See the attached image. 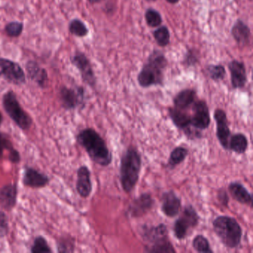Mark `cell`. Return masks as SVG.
Returning <instances> with one entry per match:
<instances>
[{"instance_id": "6da1fadb", "label": "cell", "mask_w": 253, "mask_h": 253, "mask_svg": "<svg viewBox=\"0 0 253 253\" xmlns=\"http://www.w3.org/2000/svg\"><path fill=\"white\" fill-rule=\"evenodd\" d=\"M76 139L93 162L103 167H109L112 164V152L104 139L94 128H84L77 134Z\"/></svg>"}, {"instance_id": "7a4b0ae2", "label": "cell", "mask_w": 253, "mask_h": 253, "mask_svg": "<svg viewBox=\"0 0 253 253\" xmlns=\"http://www.w3.org/2000/svg\"><path fill=\"white\" fill-rule=\"evenodd\" d=\"M141 155L134 146L127 148L123 154L120 167V180L126 193L134 190L140 177Z\"/></svg>"}, {"instance_id": "3957f363", "label": "cell", "mask_w": 253, "mask_h": 253, "mask_svg": "<svg viewBox=\"0 0 253 253\" xmlns=\"http://www.w3.org/2000/svg\"><path fill=\"white\" fill-rule=\"evenodd\" d=\"M168 60L164 53L154 50L137 75V82L142 88L164 85V72Z\"/></svg>"}, {"instance_id": "277c9868", "label": "cell", "mask_w": 253, "mask_h": 253, "mask_svg": "<svg viewBox=\"0 0 253 253\" xmlns=\"http://www.w3.org/2000/svg\"><path fill=\"white\" fill-rule=\"evenodd\" d=\"M212 227L222 244L229 249L239 247L242 238V228L234 217L220 215L212 222Z\"/></svg>"}, {"instance_id": "5b68a950", "label": "cell", "mask_w": 253, "mask_h": 253, "mask_svg": "<svg viewBox=\"0 0 253 253\" xmlns=\"http://www.w3.org/2000/svg\"><path fill=\"white\" fill-rule=\"evenodd\" d=\"M142 237L150 244L145 247V252L152 253H174L172 244L169 238V231L164 223L158 226H143Z\"/></svg>"}, {"instance_id": "8992f818", "label": "cell", "mask_w": 253, "mask_h": 253, "mask_svg": "<svg viewBox=\"0 0 253 253\" xmlns=\"http://www.w3.org/2000/svg\"><path fill=\"white\" fill-rule=\"evenodd\" d=\"M2 102L7 115L19 128L23 131H27L32 127L33 120L23 109L14 91H7L2 97Z\"/></svg>"}, {"instance_id": "52a82bcc", "label": "cell", "mask_w": 253, "mask_h": 253, "mask_svg": "<svg viewBox=\"0 0 253 253\" xmlns=\"http://www.w3.org/2000/svg\"><path fill=\"white\" fill-rule=\"evenodd\" d=\"M200 217L195 209L191 204L183 208L180 217L174 221L173 232L177 239L183 240L199 223Z\"/></svg>"}, {"instance_id": "ba28073f", "label": "cell", "mask_w": 253, "mask_h": 253, "mask_svg": "<svg viewBox=\"0 0 253 253\" xmlns=\"http://www.w3.org/2000/svg\"><path fill=\"white\" fill-rule=\"evenodd\" d=\"M62 106L66 110L84 108L85 103V89L82 86L75 88L63 86L60 90Z\"/></svg>"}, {"instance_id": "9c48e42d", "label": "cell", "mask_w": 253, "mask_h": 253, "mask_svg": "<svg viewBox=\"0 0 253 253\" xmlns=\"http://www.w3.org/2000/svg\"><path fill=\"white\" fill-rule=\"evenodd\" d=\"M0 77L14 85L26 83V75L21 66L8 59L0 58Z\"/></svg>"}, {"instance_id": "30bf717a", "label": "cell", "mask_w": 253, "mask_h": 253, "mask_svg": "<svg viewBox=\"0 0 253 253\" xmlns=\"http://www.w3.org/2000/svg\"><path fill=\"white\" fill-rule=\"evenodd\" d=\"M193 114L191 115V126L197 130H205L211 123L210 109L205 100H195L192 106Z\"/></svg>"}, {"instance_id": "8fae6325", "label": "cell", "mask_w": 253, "mask_h": 253, "mask_svg": "<svg viewBox=\"0 0 253 253\" xmlns=\"http://www.w3.org/2000/svg\"><path fill=\"white\" fill-rule=\"evenodd\" d=\"M71 61L81 72L84 82L91 88H94L97 84V79L91 63L85 54L78 51L75 55L72 56Z\"/></svg>"}, {"instance_id": "7c38bea8", "label": "cell", "mask_w": 253, "mask_h": 253, "mask_svg": "<svg viewBox=\"0 0 253 253\" xmlns=\"http://www.w3.org/2000/svg\"><path fill=\"white\" fill-rule=\"evenodd\" d=\"M169 115L176 127L182 130L189 138H199L200 133L194 132L191 130V115L186 110L171 107L169 109Z\"/></svg>"}, {"instance_id": "4fadbf2b", "label": "cell", "mask_w": 253, "mask_h": 253, "mask_svg": "<svg viewBox=\"0 0 253 253\" xmlns=\"http://www.w3.org/2000/svg\"><path fill=\"white\" fill-rule=\"evenodd\" d=\"M214 119L216 123V136L217 140L222 147L228 150L229 140L232 134L225 111L221 109H216L214 112Z\"/></svg>"}, {"instance_id": "5bb4252c", "label": "cell", "mask_w": 253, "mask_h": 253, "mask_svg": "<svg viewBox=\"0 0 253 253\" xmlns=\"http://www.w3.org/2000/svg\"><path fill=\"white\" fill-rule=\"evenodd\" d=\"M155 204V200L149 193H143L134 198L128 207V211L131 217H140L152 210Z\"/></svg>"}, {"instance_id": "9a60e30c", "label": "cell", "mask_w": 253, "mask_h": 253, "mask_svg": "<svg viewBox=\"0 0 253 253\" xmlns=\"http://www.w3.org/2000/svg\"><path fill=\"white\" fill-rule=\"evenodd\" d=\"M50 179L45 173L33 167H26L23 173V183L32 189H41L49 183Z\"/></svg>"}, {"instance_id": "2e32d148", "label": "cell", "mask_w": 253, "mask_h": 253, "mask_svg": "<svg viewBox=\"0 0 253 253\" xmlns=\"http://www.w3.org/2000/svg\"><path fill=\"white\" fill-rule=\"evenodd\" d=\"M161 210L167 217L173 218L180 213L181 210V200L172 190L164 192L161 198Z\"/></svg>"}, {"instance_id": "e0dca14e", "label": "cell", "mask_w": 253, "mask_h": 253, "mask_svg": "<svg viewBox=\"0 0 253 253\" xmlns=\"http://www.w3.org/2000/svg\"><path fill=\"white\" fill-rule=\"evenodd\" d=\"M76 189L83 198H88L92 192L91 171L87 166H81L77 171Z\"/></svg>"}, {"instance_id": "ac0fdd59", "label": "cell", "mask_w": 253, "mask_h": 253, "mask_svg": "<svg viewBox=\"0 0 253 253\" xmlns=\"http://www.w3.org/2000/svg\"><path fill=\"white\" fill-rule=\"evenodd\" d=\"M228 69L230 72L231 84L234 89L244 88L247 82V70L243 62L233 60L229 62Z\"/></svg>"}, {"instance_id": "d6986e66", "label": "cell", "mask_w": 253, "mask_h": 253, "mask_svg": "<svg viewBox=\"0 0 253 253\" xmlns=\"http://www.w3.org/2000/svg\"><path fill=\"white\" fill-rule=\"evenodd\" d=\"M18 189L16 184L8 183L0 188V207L5 210H12L17 204Z\"/></svg>"}, {"instance_id": "ffe728a7", "label": "cell", "mask_w": 253, "mask_h": 253, "mask_svg": "<svg viewBox=\"0 0 253 253\" xmlns=\"http://www.w3.org/2000/svg\"><path fill=\"white\" fill-rule=\"evenodd\" d=\"M228 190L231 196L240 204L253 207V195L246 189L245 186L238 181L229 183Z\"/></svg>"}, {"instance_id": "44dd1931", "label": "cell", "mask_w": 253, "mask_h": 253, "mask_svg": "<svg viewBox=\"0 0 253 253\" xmlns=\"http://www.w3.org/2000/svg\"><path fill=\"white\" fill-rule=\"evenodd\" d=\"M232 38L241 47L249 45L251 38V32L249 26L243 20L238 19L231 30Z\"/></svg>"}, {"instance_id": "7402d4cb", "label": "cell", "mask_w": 253, "mask_h": 253, "mask_svg": "<svg viewBox=\"0 0 253 253\" xmlns=\"http://www.w3.org/2000/svg\"><path fill=\"white\" fill-rule=\"evenodd\" d=\"M196 97V91L192 88L182 90L173 99L174 107L181 110H187L195 103Z\"/></svg>"}, {"instance_id": "603a6c76", "label": "cell", "mask_w": 253, "mask_h": 253, "mask_svg": "<svg viewBox=\"0 0 253 253\" xmlns=\"http://www.w3.org/2000/svg\"><path fill=\"white\" fill-rule=\"evenodd\" d=\"M28 75L31 80L36 83L41 88H45L48 84V74L45 69L41 68L38 63L29 61L26 65Z\"/></svg>"}, {"instance_id": "cb8c5ba5", "label": "cell", "mask_w": 253, "mask_h": 253, "mask_svg": "<svg viewBox=\"0 0 253 253\" xmlns=\"http://www.w3.org/2000/svg\"><path fill=\"white\" fill-rule=\"evenodd\" d=\"M248 139L243 133H235L230 136L228 150L235 152L238 155H243L248 149Z\"/></svg>"}, {"instance_id": "d4e9b609", "label": "cell", "mask_w": 253, "mask_h": 253, "mask_svg": "<svg viewBox=\"0 0 253 253\" xmlns=\"http://www.w3.org/2000/svg\"><path fill=\"white\" fill-rule=\"evenodd\" d=\"M189 155V150L183 146H177L174 148L170 153L169 159L167 163V167L170 169L174 168L180 165L186 159Z\"/></svg>"}, {"instance_id": "484cf974", "label": "cell", "mask_w": 253, "mask_h": 253, "mask_svg": "<svg viewBox=\"0 0 253 253\" xmlns=\"http://www.w3.org/2000/svg\"><path fill=\"white\" fill-rule=\"evenodd\" d=\"M206 72L210 79L215 82L223 81L226 77V69L222 65H208L206 67Z\"/></svg>"}, {"instance_id": "4316f807", "label": "cell", "mask_w": 253, "mask_h": 253, "mask_svg": "<svg viewBox=\"0 0 253 253\" xmlns=\"http://www.w3.org/2000/svg\"><path fill=\"white\" fill-rule=\"evenodd\" d=\"M154 38L156 41L157 44L160 47L167 46L170 42V33L169 30L167 26H163L158 27L155 32H153Z\"/></svg>"}, {"instance_id": "83f0119b", "label": "cell", "mask_w": 253, "mask_h": 253, "mask_svg": "<svg viewBox=\"0 0 253 253\" xmlns=\"http://www.w3.org/2000/svg\"><path fill=\"white\" fill-rule=\"evenodd\" d=\"M192 247L198 253H212L213 251L210 247L208 239L203 235H198L192 241Z\"/></svg>"}, {"instance_id": "f1b7e54d", "label": "cell", "mask_w": 253, "mask_h": 253, "mask_svg": "<svg viewBox=\"0 0 253 253\" xmlns=\"http://www.w3.org/2000/svg\"><path fill=\"white\" fill-rule=\"evenodd\" d=\"M31 253H52V250L44 237L38 236L34 240L33 244L31 247Z\"/></svg>"}, {"instance_id": "f546056e", "label": "cell", "mask_w": 253, "mask_h": 253, "mask_svg": "<svg viewBox=\"0 0 253 253\" xmlns=\"http://www.w3.org/2000/svg\"><path fill=\"white\" fill-rule=\"evenodd\" d=\"M145 20L148 26L151 28H158L162 24L163 20L161 14L154 8H148L145 12Z\"/></svg>"}, {"instance_id": "4dcf8cb0", "label": "cell", "mask_w": 253, "mask_h": 253, "mask_svg": "<svg viewBox=\"0 0 253 253\" xmlns=\"http://www.w3.org/2000/svg\"><path fill=\"white\" fill-rule=\"evenodd\" d=\"M69 31L72 35L79 38H84L88 34V29L85 23L78 19H75L71 22L69 25Z\"/></svg>"}, {"instance_id": "1f68e13d", "label": "cell", "mask_w": 253, "mask_h": 253, "mask_svg": "<svg viewBox=\"0 0 253 253\" xmlns=\"http://www.w3.org/2000/svg\"><path fill=\"white\" fill-rule=\"evenodd\" d=\"M5 150H8L9 154H11L15 150V149L13 146L8 134L0 131V159L3 156Z\"/></svg>"}, {"instance_id": "d6a6232c", "label": "cell", "mask_w": 253, "mask_h": 253, "mask_svg": "<svg viewBox=\"0 0 253 253\" xmlns=\"http://www.w3.org/2000/svg\"><path fill=\"white\" fill-rule=\"evenodd\" d=\"M199 62V54L193 48L188 49L183 58V64L186 67H192L198 64Z\"/></svg>"}, {"instance_id": "836d02e7", "label": "cell", "mask_w": 253, "mask_h": 253, "mask_svg": "<svg viewBox=\"0 0 253 253\" xmlns=\"http://www.w3.org/2000/svg\"><path fill=\"white\" fill-rule=\"evenodd\" d=\"M23 30V24L19 22H12L5 26V32L11 38H17L21 35Z\"/></svg>"}, {"instance_id": "e575fe53", "label": "cell", "mask_w": 253, "mask_h": 253, "mask_svg": "<svg viewBox=\"0 0 253 253\" xmlns=\"http://www.w3.org/2000/svg\"><path fill=\"white\" fill-rule=\"evenodd\" d=\"M57 251L59 253H72L75 251V243L68 238H61L57 242Z\"/></svg>"}, {"instance_id": "d590c367", "label": "cell", "mask_w": 253, "mask_h": 253, "mask_svg": "<svg viewBox=\"0 0 253 253\" xmlns=\"http://www.w3.org/2000/svg\"><path fill=\"white\" fill-rule=\"evenodd\" d=\"M9 232V222L5 211L0 210V238L6 236Z\"/></svg>"}, {"instance_id": "8d00e7d4", "label": "cell", "mask_w": 253, "mask_h": 253, "mask_svg": "<svg viewBox=\"0 0 253 253\" xmlns=\"http://www.w3.org/2000/svg\"><path fill=\"white\" fill-rule=\"evenodd\" d=\"M217 198H218L220 204L223 206H227L229 203V196H228L227 192L224 189H221L218 190V194H217Z\"/></svg>"}, {"instance_id": "74e56055", "label": "cell", "mask_w": 253, "mask_h": 253, "mask_svg": "<svg viewBox=\"0 0 253 253\" xmlns=\"http://www.w3.org/2000/svg\"><path fill=\"white\" fill-rule=\"evenodd\" d=\"M167 2H169V3L172 4V5H174V4L177 3V2H179V1L180 0H166Z\"/></svg>"}, {"instance_id": "f35d334b", "label": "cell", "mask_w": 253, "mask_h": 253, "mask_svg": "<svg viewBox=\"0 0 253 253\" xmlns=\"http://www.w3.org/2000/svg\"><path fill=\"white\" fill-rule=\"evenodd\" d=\"M88 1L90 2V3L95 4L99 3V2H101V1H103V0H88Z\"/></svg>"}, {"instance_id": "ab89813d", "label": "cell", "mask_w": 253, "mask_h": 253, "mask_svg": "<svg viewBox=\"0 0 253 253\" xmlns=\"http://www.w3.org/2000/svg\"><path fill=\"white\" fill-rule=\"evenodd\" d=\"M2 121H3V117H2V113L0 112V126L2 124Z\"/></svg>"}, {"instance_id": "60d3db41", "label": "cell", "mask_w": 253, "mask_h": 253, "mask_svg": "<svg viewBox=\"0 0 253 253\" xmlns=\"http://www.w3.org/2000/svg\"><path fill=\"white\" fill-rule=\"evenodd\" d=\"M146 1H148V2H155L157 0H146Z\"/></svg>"}]
</instances>
